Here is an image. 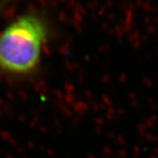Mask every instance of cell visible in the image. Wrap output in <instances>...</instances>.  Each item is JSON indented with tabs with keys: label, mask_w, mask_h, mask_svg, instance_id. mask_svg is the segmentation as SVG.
<instances>
[{
	"label": "cell",
	"mask_w": 158,
	"mask_h": 158,
	"mask_svg": "<svg viewBox=\"0 0 158 158\" xmlns=\"http://www.w3.org/2000/svg\"><path fill=\"white\" fill-rule=\"evenodd\" d=\"M47 37L48 26L37 13L18 17L0 34V69L13 74L34 70Z\"/></svg>",
	"instance_id": "1"
},
{
	"label": "cell",
	"mask_w": 158,
	"mask_h": 158,
	"mask_svg": "<svg viewBox=\"0 0 158 158\" xmlns=\"http://www.w3.org/2000/svg\"><path fill=\"white\" fill-rule=\"evenodd\" d=\"M14 0H0V13L5 10L6 6H9L11 2H13Z\"/></svg>",
	"instance_id": "2"
}]
</instances>
